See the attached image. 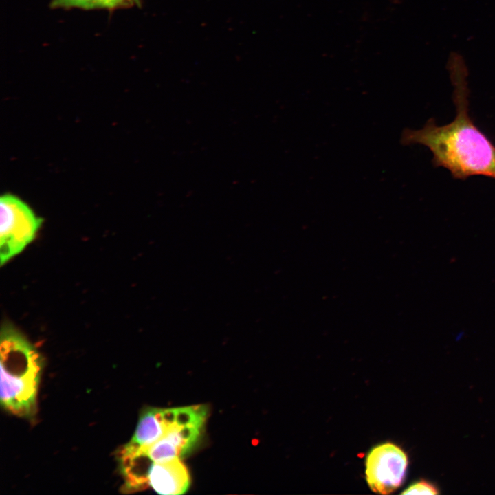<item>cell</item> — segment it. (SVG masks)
<instances>
[{"instance_id":"6da1fadb","label":"cell","mask_w":495,"mask_h":495,"mask_svg":"<svg viewBox=\"0 0 495 495\" xmlns=\"http://www.w3.org/2000/svg\"><path fill=\"white\" fill-rule=\"evenodd\" d=\"M454 72V119L448 124L438 126L430 118L422 129L406 128L402 133L401 144L426 146L432 153L434 166L446 168L455 179L464 180L474 175L495 179V145L470 116L463 71Z\"/></svg>"},{"instance_id":"7a4b0ae2","label":"cell","mask_w":495,"mask_h":495,"mask_svg":"<svg viewBox=\"0 0 495 495\" xmlns=\"http://www.w3.org/2000/svg\"><path fill=\"white\" fill-rule=\"evenodd\" d=\"M1 405L16 416L32 418L36 412L42 358L11 324L1 331Z\"/></svg>"},{"instance_id":"3957f363","label":"cell","mask_w":495,"mask_h":495,"mask_svg":"<svg viewBox=\"0 0 495 495\" xmlns=\"http://www.w3.org/2000/svg\"><path fill=\"white\" fill-rule=\"evenodd\" d=\"M206 420L176 426L148 446L131 448L125 446L118 452L117 458L122 478H127L146 465L182 459L197 446Z\"/></svg>"},{"instance_id":"277c9868","label":"cell","mask_w":495,"mask_h":495,"mask_svg":"<svg viewBox=\"0 0 495 495\" xmlns=\"http://www.w3.org/2000/svg\"><path fill=\"white\" fill-rule=\"evenodd\" d=\"M1 265L21 253L34 239L43 219L17 197L4 194L0 199Z\"/></svg>"},{"instance_id":"5b68a950","label":"cell","mask_w":495,"mask_h":495,"mask_svg":"<svg viewBox=\"0 0 495 495\" xmlns=\"http://www.w3.org/2000/svg\"><path fill=\"white\" fill-rule=\"evenodd\" d=\"M208 408L204 404L175 408H144L139 416L132 438L124 446L131 448L148 446L177 426L206 420Z\"/></svg>"},{"instance_id":"8992f818","label":"cell","mask_w":495,"mask_h":495,"mask_svg":"<svg viewBox=\"0 0 495 495\" xmlns=\"http://www.w3.org/2000/svg\"><path fill=\"white\" fill-rule=\"evenodd\" d=\"M408 463L405 452L393 443L373 448L366 459V479L370 489L382 494L393 492L403 483Z\"/></svg>"},{"instance_id":"52a82bcc","label":"cell","mask_w":495,"mask_h":495,"mask_svg":"<svg viewBox=\"0 0 495 495\" xmlns=\"http://www.w3.org/2000/svg\"><path fill=\"white\" fill-rule=\"evenodd\" d=\"M190 485V476L180 459L151 463L124 479L122 490L131 493L151 488L161 495L185 494Z\"/></svg>"},{"instance_id":"ba28073f","label":"cell","mask_w":495,"mask_h":495,"mask_svg":"<svg viewBox=\"0 0 495 495\" xmlns=\"http://www.w3.org/2000/svg\"><path fill=\"white\" fill-rule=\"evenodd\" d=\"M50 6L56 9H102L100 0H52Z\"/></svg>"},{"instance_id":"9c48e42d","label":"cell","mask_w":495,"mask_h":495,"mask_svg":"<svg viewBox=\"0 0 495 495\" xmlns=\"http://www.w3.org/2000/svg\"><path fill=\"white\" fill-rule=\"evenodd\" d=\"M402 494H438V488L431 483L421 480L412 485L402 492Z\"/></svg>"},{"instance_id":"30bf717a","label":"cell","mask_w":495,"mask_h":495,"mask_svg":"<svg viewBox=\"0 0 495 495\" xmlns=\"http://www.w3.org/2000/svg\"><path fill=\"white\" fill-rule=\"evenodd\" d=\"M142 0H100L102 9L116 10L140 4Z\"/></svg>"}]
</instances>
